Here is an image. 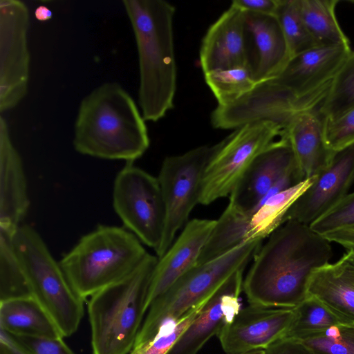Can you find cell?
I'll return each instance as SVG.
<instances>
[{
  "label": "cell",
  "instance_id": "cell-1",
  "mask_svg": "<svg viewBox=\"0 0 354 354\" xmlns=\"http://www.w3.org/2000/svg\"><path fill=\"white\" fill-rule=\"evenodd\" d=\"M330 243L308 225L285 222L253 258L243 281L248 302L270 308L297 306L308 297L312 274L330 263Z\"/></svg>",
  "mask_w": 354,
  "mask_h": 354
},
{
  "label": "cell",
  "instance_id": "cell-2",
  "mask_svg": "<svg viewBox=\"0 0 354 354\" xmlns=\"http://www.w3.org/2000/svg\"><path fill=\"white\" fill-rule=\"evenodd\" d=\"M149 143L142 113L118 83H104L82 100L73 140L78 153L133 162L146 152Z\"/></svg>",
  "mask_w": 354,
  "mask_h": 354
},
{
  "label": "cell",
  "instance_id": "cell-3",
  "mask_svg": "<svg viewBox=\"0 0 354 354\" xmlns=\"http://www.w3.org/2000/svg\"><path fill=\"white\" fill-rule=\"evenodd\" d=\"M138 50V102L145 121L157 122L174 107L176 90L173 21L163 0H124Z\"/></svg>",
  "mask_w": 354,
  "mask_h": 354
},
{
  "label": "cell",
  "instance_id": "cell-4",
  "mask_svg": "<svg viewBox=\"0 0 354 354\" xmlns=\"http://www.w3.org/2000/svg\"><path fill=\"white\" fill-rule=\"evenodd\" d=\"M158 258L147 253L122 279L90 297L88 314L93 354H129L148 310Z\"/></svg>",
  "mask_w": 354,
  "mask_h": 354
},
{
  "label": "cell",
  "instance_id": "cell-5",
  "mask_svg": "<svg viewBox=\"0 0 354 354\" xmlns=\"http://www.w3.org/2000/svg\"><path fill=\"white\" fill-rule=\"evenodd\" d=\"M142 243L126 228L100 225L82 236L59 263L85 300L129 274L148 253Z\"/></svg>",
  "mask_w": 354,
  "mask_h": 354
},
{
  "label": "cell",
  "instance_id": "cell-6",
  "mask_svg": "<svg viewBox=\"0 0 354 354\" xmlns=\"http://www.w3.org/2000/svg\"><path fill=\"white\" fill-rule=\"evenodd\" d=\"M262 241L243 243L216 258L196 265L180 277L151 302L134 344L148 341L164 324L177 322L207 301L231 275L245 268Z\"/></svg>",
  "mask_w": 354,
  "mask_h": 354
},
{
  "label": "cell",
  "instance_id": "cell-7",
  "mask_svg": "<svg viewBox=\"0 0 354 354\" xmlns=\"http://www.w3.org/2000/svg\"><path fill=\"white\" fill-rule=\"evenodd\" d=\"M13 243L32 296L53 319L64 337L71 336L81 322L85 300L74 290L34 227L21 225Z\"/></svg>",
  "mask_w": 354,
  "mask_h": 354
},
{
  "label": "cell",
  "instance_id": "cell-8",
  "mask_svg": "<svg viewBox=\"0 0 354 354\" xmlns=\"http://www.w3.org/2000/svg\"><path fill=\"white\" fill-rule=\"evenodd\" d=\"M225 141L226 138L214 145L200 146L164 159L158 180L166 218L162 240L156 252L158 259L171 247L177 232L187 223L191 212L199 203L205 171Z\"/></svg>",
  "mask_w": 354,
  "mask_h": 354
},
{
  "label": "cell",
  "instance_id": "cell-9",
  "mask_svg": "<svg viewBox=\"0 0 354 354\" xmlns=\"http://www.w3.org/2000/svg\"><path fill=\"white\" fill-rule=\"evenodd\" d=\"M113 205L125 228L156 252L162 240L166 218L158 178L133 162H127L114 180Z\"/></svg>",
  "mask_w": 354,
  "mask_h": 354
},
{
  "label": "cell",
  "instance_id": "cell-10",
  "mask_svg": "<svg viewBox=\"0 0 354 354\" xmlns=\"http://www.w3.org/2000/svg\"><path fill=\"white\" fill-rule=\"evenodd\" d=\"M281 130L272 121L259 120L226 137L205 171L199 204L207 205L230 195L254 158L280 136Z\"/></svg>",
  "mask_w": 354,
  "mask_h": 354
},
{
  "label": "cell",
  "instance_id": "cell-11",
  "mask_svg": "<svg viewBox=\"0 0 354 354\" xmlns=\"http://www.w3.org/2000/svg\"><path fill=\"white\" fill-rule=\"evenodd\" d=\"M292 149L280 136L252 161L230 195V208L250 216L267 198L302 181Z\"/></svg>",
  "mask_w": 354,
  "mask_h": 354
},
{
  "label": "cell",
  "instance_id": "cell-12",
  "mask_svg": "<svg viewBox=\"0 0 354 354\" xmlns=\"http://www.w3.org/2000/svg\"><path fill=\"white\" fill-rule=\"evenodd\" d=\"M29 12L19 0L0 1V111L16 107L28 91Z\"/></svg>",
  "mask_w": 354,
  "mask_h": 354
},
{
  "label": "cell",
  "instance_id": "cell-13",
  "mask_svg": "<svg viewBox=\"0 0 354 354\" xmlns=\"http://www.w3.org/2000/svg\"><path fill=\"white\" fill-rule=\"evenodd\" d=\"M351 46H318L292 56L279 75L259 82L265 91L302 100L328 91Z\"/></svg>",
  "mask_w": 354,
  "mask_h": 354
},
{
  "label": "cell",
  "instance_id": "cell-14",
  "mask_svg": "<svg viewBox=\"0 0 354 354\" xmlns=\"http://www.w3.org/2000/svg\"><path fill=\"white\" fill-rule=\"evenodd\" d=\"M295 315V308H270L250 304L241 308L217 336L227 354L264 350L286 336Z\"/></svg>",
  "mask_w": 354,
  "mask_h": 354
},
{
  "label": "cell",
  "instance_id": "cell-15",
  "mask_svg": "<svg viewBox=\"0 0 354 354\" xmlns=\"http://www.w3.org/2000/svg\"><path fill=\"white\" fill-rule=\"evenodd\" d=\"M353 183L354 145L335 153L330 163L289 207L284 223L292 220L310 225L339 203Z\"/></svg>",
  "mask_w": 354,
  "mask_h": 354
},
{
  "label": "cell",
  "instance_id": "cell-16",
  "mask_svg": "<svg viewBox=\"0 0 354 354\" xmlns=\"http://www.w3.org/2000/svg\"><path fill=\"white\" fill-rule=\"evenodd\" d=\"M245 268L231 275L214 292L167 354H197L204 344L217 335L241 309Z\"/></svg>",
  "mask_w": 354,
  "mask_h": 354
},
{
  "label": "cell",
  "instance_id": "cell-17",
  "mask_svg": "<svg viewBox=\"0 0 354 354\" xmlns=\"http://www.w3.org/2000/svg\"><path fill=\"white\" fill-rule=\"evenodd\" d=\"M247 33L245 12L231 3L203 38L199 59L203 73L216 69L253 68L246 47Z\"/></svg>",
  "mask_w": 354,
  "mask_h": 354
},
{
  "label": "cell",
  "instance_id": "cell-18",
  "mask_svg": "<svg viewBox=\"0 0 354 354\" xmlns=\"http://www.w3.org/2000/svg\"><path fill=\"white\" fill-rule=\"evenodd\" d=\"M216 222L199 218L188 221L171 247L158 259L149 288L148 308L155 299L197 265Z\"/></svg>",
  "mask_w": 354,
  "mask_h": 354
},
{
  "label": "cell",
  "instance_id": "cell-19",
  "mask_svg": "<svg viewBox=\"0 0 354 354\" xmlns=\"http://www.w3.org/2000/svg\"><path fill=\"white\" fill-rule=\"evenodd\" d=\"M30 205L20 154L6 119L0 117V227L16 231Z\"/></svg>",
  "mask_w": 354,
  "mask_h": 354
},
{
  "label": "cell",
  "instance_id": "cell-20",
  "mask_svg": "<svg viewBox=\"0 0 354 354\" xmlns=\"http://www.w3.org/2000/svg\"><path fill=\"white\" fill-rule=\"evenodd\" d=\"M317 109L303 110L295 114L280 135L289 142L297 167L305 179L315 177L325 169L336 153L326 145L324 121Z\"/></svg>",
  "mask_w": 354,
  "mask_h": 354
},
{
  "label": "cell",
  "instance_id": "cell-21",
  "mask_svg": "<svg viewBox=\"0 0 354 354\" xmlns=\"http://www.w3.org/2000/svg\"><path fill=\"white\" fill-rule=\"evenodd\" d=\"M245 19L257 50L254 75L259 83L279 75L292 55L275 15L245 12Z\"/></svg>",
  "mask_w": 354,
  "mask_h": 354
},
{
  "label": "cell",
  "instance_id": "cell-22",
  "mask_svg": "<svg viewBox=\"0 0 354 354\" xmlns=\"http://www.w3.org/2000/svg\"><path fill=\"white\" fill-rule=\"evenodd\" d=\"M0 326L14 336L64 337L55 322L32 296L0 301Z\"/></svg>",
  "mask_w": 354,
  "mask_h": 354
},
{
  "label": "cell",
  "instance_id": "cell-23",
  "mask_svg": "<svg viewBox=\"0 0 354 354\" xmlns=\"http://www.w3.org/2000/svg\"><path fill=\"white\" fill-rule=\"evenodd\" d=\"M308 296L319 300L347 324H354V286L338 261L328 263L312 274Z\"/></svg>",
  "mask_w": 354,
  "mask_h": 354
},
{
  "label": "cell",
  "instance_id": "cell-24",
  "mask_svg": "<svg viewBox=\"0 0 354 354\" xmlns=\"http://www.w3.org/2000/svg\"><path fill=\"white\" fill-rule=\"evenodd\" d=\"M313 178L266 198L249 216L246 241L263 240L284 223L286 212L295 201L311 185Z\"/></svg>",
  "mask_w": 354,
  "mask_h": 354
},
{
  "label": "cell",
  "instance_id": "cell-25",
  "mask_svg": "<svg viewBox=\"0 0 354 354\" xmlns=\"http://www.w3.org/2000/svg\"><path fill=\"white\" fill-rule=\"evenodd\" d=\"M337 0H300L301 13L317 46H350L335 15Z\"/></svg>",
  "mask_w": 354,
  "mask_h": 354
},
{
  "label": "cell",
  "instance_id": "cell-26",
  "mask_svg": "<svg viewBox=\"0 0 354 354\" xmlns=\"http://www.w3.org/2000/svg\"><path fill=\"white\" fill-rule=\"evenodd\" d=\"M16 231L0 227V301L32 296L14 248Z\"/></svg>",
  "mask_w": 354,
  "mask_h": 354
},
{
  "label": "cell",
  "instance_id": "cell-27",
  "mask_svg": "<svg viewBox=\"0 0 354 354\" xmlns=\"http://www.w3.org/2000/svg\"><path fill=\"white\" fill-rule=\"evenodd\" d=\"M204 77L218 106L236 101L257 84L252 67L216 69L205 73Z\"/></svg>",
  "mask_w": 354,
  "mask_h": 354
},
{
  "label": "cell",
  "instance_id": "cell-28",
  "mask_svg": "<svg viewBox=\"0 0 354 354\" xmlns=\"http://www.w3.org/2000/svg\"><path fill=\"white\" fill-rule=\"evenodd\" d=\"M295 310V318L283 338L301 340L330 327L347 324L313 297L308 296Z\"/></svg>",
  "mask_w": 354,
  "mask_h": 354
},
{
  "label": "cell",
  "instance_id": "cell-29",
  "mask_svg": "<svg viewBox=\"0 0 354 354\" xmlns=\"http://www.w3.org/2000/svg\"><path fill=\"white\" fill-rule=\"evenodd\" d=\"M354 107V51L333 79L317 110L324 120H332Z\"/></svg>",
  "mask_w": 354,
  "mask_h": 354
},
{
  "label": "cell",
  "instance_id": "cell-30",
  "mask_svg": "<svg viewBox=\"0 0 354 354\" xmlns=\"http://www.w3.org/2000/svg\"><path fill=\"white\" fill-rule=\"evenodd\" d=\"M277 17L292 57L318 46L303 19L300 0H280Z\"/></svg>",
  "mask_w": 354,
  "mask_h": 354
},
{
  "label": "cell",
  "instance_id": "cell-31",
  "mask_svg": "<svg viewBox=\"0 0 354 354\" xmlns=\"http://www.w3.org/2000/svg\"><path fill=\"white\" fill-rule=\"evenodd\" d=\"M207 301L192 309L177 322L164 324L150 339L142 344L133 345L129 354H167Z\"/></svg>",
  "mask_w": 354,
  "mask_h": 354
},
{
  "label": "cell",
  "instance_id": "cell-32",
  "mask_svg": "<svg viewBox=\"0 0 354 354\" xmlns=\"http://www.w3.org/2000/svg\"><path fill=\"white\" fill-rule=\"evenodd\" d=\"M299 341L313 354H354V324L335 326Z\"/></svg>",
  "mask_w": 354,
  "mask_h": 354
},
{
  "label": "cell",
  "instance_id": "cell-33",
  "mask_svg": "<svg viewBox=\"0 0 354 354\" xmlns=\"http://www.w3.org/2000/svg\"><path fill=\"white\" fill-rule=\"evenodd\" d=\"M324 121L325 140L331 151L354 145V107L334 120Z\"/></svg>",
  "mask_w": 354,
  "mask_h": 354
},
{
  "label": "cell",
  "instance_id": "cell-34",
  "mask_svg": "<svg viewBox=\"0 0 354 354\" xmlns=\"http://www.w3.org/2000/svg\"><path fill=\"white\" fill-rule=\"evenodd\" d=\"M351 224H354V192L348 193L334 207L309 226L315 232L323 235Z\"/></svg>",
  "mask_w": 354,
  "mask_h": 354
},
{
  "label": "cell",
  "instance_id": "cell-35",
  "mask_svg": "<svg viewBox=\"0 0 354 354\" xmlns=\"http://www.w3.org/2000/svg\"><path fill=\"white\" fill-rule=\"evenodd\" d=\"M12 336L30 354H75L63 338Z\"/></svg>",
  "mask_w": 354,
  "mask_h": 354
},
{
  "label": "cell",
  "instance_id": "cell-36",
  "mask_svg": "<svg viewBox=\"0 0 354 354\" xmlns=\"http://www.w3.org/2000/svg\"><path fill=\"white\" fill-rule=\"evenodd\" d=\"M263 354H313L301 342L282 338L264 349Z\"/></svg>",
  "mask_w": 354,
  "mask_h": 354
},
{
  "label": "cell",
  "instance_id": "cell-37",
  "mask_svg": "<svg viewBox=\"0 0 354 354\" xmlns=\"http://www.w3.org/2000/svg\"><path fill=\"white\" fill-rule=\"evenodd\" d=\"M280 0H234L232 4L249 12L275 15Z\"/></svg>",
  "mask_w": 354,
  "mask_h": 354
},
{
  "label": "cell",
  "instance_id": "cell-38",
  "mask_svg": "<svg viewBox=\"0 0 354 354\" xmlns=\"http://www.w3.org/2000/svg\"><path fill=\"white\" fill-rule=\"evenodd\" d=\"M322 236L328 241L338 243L348 250L354 249V224L335 229Z\"/></svg>",
  "mask_w": 354,
  "mask_h": 354
},
{
  "label": "cell",
  "instance_id": "cell-39",
  "mask_svg": "<svg viewBox=\"0 0 354 354\" xmlns=\"http://www.w3.org/2000/svg\"><path fill=\"white\" fill-rule=\"evenodd\" d=\"M0 354H30L21 347L13 337L1 329Z\"/></svg>",
  "mask_w": 354,
  "mask_h": 354
},
{
  "label": "cell",
  "instance_id": "cell-40",
  "mask_svg": "<svg viewBox=\"0 0 354 354\" xmlns=\"http://www.w3.org/2000/svg\"><path fill=\"white\" fill-rule=\"evenodd\" d=\"M338 261L344 274L354 286V249L348 250Z\"/></svg>",
  "mask_w": 354,
  "mask_h": 354
},
{
  "label": "cell",
  "instance_id": "cell-41",
  "mask_svg": "<svg viewBox=\"0 0 354 354\" xmlns=\"http://www.w3.org/2000/svg\"><path fill=\"white\" fill-rule=\"evenodd\" d=\"M35 17L39 21H46L52 18L53 13L47 6L41 5L36 8Z\"/></svg>",
  "mask_w": 354,
  "mask_h": 354
},
{
  "label": "cell",
  "instance_id": "cell-42",
  "mask_svg": "<svg viewBox=\"0 0 354 354\" xmlns=\"http://www.w3.org/2000/svg\"><path fill=\"white\" fill-rule=\"evenodd\" d=\"M264 350L260 349V350H254L245 353H236V354H263Z\"/></svg>",
  "mask_w": 354,
  "mask_h": 354
}]
</instances>
